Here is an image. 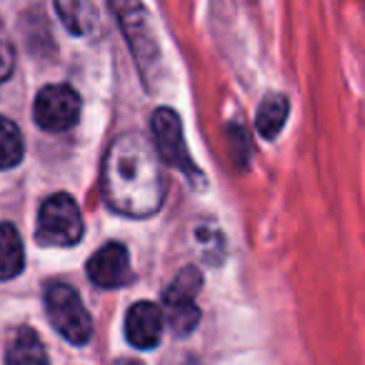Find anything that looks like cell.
<instances>
[{"mask_svg":"<svg viewBox=\"0 0 365 365\" xmlns=\"http://www.w3.org/2000/svg\"><path fill=\"white\" fill-rule=\"evenodd\" d=\"M288 98L280 96V93H270V96L263 98V103L258 106V113H255V128H258V133L265 140H273L283 130L285 120H288Z\"/></svg>","mask_w":365,"mask_h":365,"instance_id":"7c38bea8","label":"cell"},{"mask_svg":"<svg viewBox=\"0 0 365 365\" xmlns=\"http://www.w3.org/2000/svg\"><path fill=\"white\" fill-rule=\"evenodd\" d=\"M46 313L51 325L73 345H86L93 338L91 313L83 305L81 295L68 283H51L46 288Z\"/></svg>","mask_w":365,"mask_h":365,"instance_id":"7a4b0ae2","label":"cell"},{"mask_svg":"<svg viewBox=\"0 0 365 365\" xmlns=\"http://www.w3.org/2000/svg\"><path fill=\"white\" fill-rule=\"evenodd\" d=\"M6 365H51L43 340L33 328H18L6 350Z\"/></svg>","mask_w":365,"mask_h":365,"instance_id":"30bf717a","label":"cell"},{"mask_svg":"<svg viewBox=\"0 0 365 365\" xmlns=\"http://www.w3.org/2000/svg\"><path fill=\"white\" fill-rule=\"evenodd\" d=\"M153 143H155V153L160 158V163L165 165L175 168L180 170L182 175L188 178H200V170L193 160H190V153L185 148V140H182V125H180V118H178L175 110L170 108H158L153 113Z\"/></svg>","mask_w":365,"mask_h":365,"instance_id":"8992f818","label":"cell"},{"mask_svg":"<svg viewBox=\"0 0 365 365\" xmlns=\"http://www.w3.org/2000/svg\"><path fill=\"white\" fill-rule=\"evenodd\" d=\"M33 118L48 133L71 130L81 118V96L66 83L46 86L33 103Z\"/></svg>","mask_w":365,"mask_h":365,"instance_id":"52a82bcc","label":"cell"},{"mask_svg":"<svg viewBox=\"0 0 365 365\" xmlns=\"http://www.w3.org/2000/svg\"><path fill=\"white\" fill-rule=\"evenodd\" d=\"M113 365H143L140 360H118V363H113Z\"/></svg>","mask_w":365,"mask_h":365,"instance_id":"2e32d148","label":"cell"},{"mask_svg":"<svg viewBox=\"0 0 365 365\" xmlns=\"http://www.w3.org/2000/svg\"><path fill=\"white\" fill-rule=\"evenodd\" d=\"M13 66H16V53H13V46H11V41H8V36L3 33V28H0V81L11 78Z\"/></svg>","mask_w":365,"mask_h":365,"instance_id":"9a60e30c","label":"cell"},{"mask_svg":"<svg viewBox=\"0 0 365 365\" xmlns=\"http://www.w3.org/2000/svg\"><path fill=\"white\" fill-rule=\"evenodd\" d=\"M26 250L21 233L13 223H0V280H13L23 273Z\"/></svg>","mask_w":365,"mask_h":365,"instance_id":"8fae6325","label":"cell"},{"mask_svg":"<svg viewBox=\"0 0 365 365\" xmlns=\"http://www.w3.org/2000/svg\"><path fill=\"white\" fill-rule=\"evenodd\" d=\"M36 238L41 245H56L68 248L78 245L83 238V215L78 203L68 193H56L41 205L38 210Z\"/></svg>","mask_w":365,"mask_h":365,"instance_id":"3957f363","label":"cell"},{"mask_svg":"<svg viewBox=\"0 0 365 365\" xmlns=\"http://www.w3.org/2000/svg\"><path fill=\"white\" fill-rule=\"evenodd\" d=\"M103 195L115 213L148 218L165 198V178L155 148L140 133H125L108 148L103 163Z\"/></svg>","mask_w":365,"mask_h":365,"instance_id":"6da1fadb","label":"cell"},{"mask_svg":"<svg viewBox=\"0 0 365 365\" xmlns=\"http://www.w3.org/2000/svg\"><path fill=\"white\" fill-rule=\"evenodd\" d=\"M56 13L63 18L66 28L76 36H86L96 28V6L91 3H56Z\"/></svg>","mask_w":365,"mask_h":365,"instance_id":"4fadbf2b","label":"cell"},{"mask_svg":"<svg viewBox=\"0 0 365 365\" xmlns=\"http://www.w3.org/2000/svg\"><path fill=\"white\" fill-rule=\"evenodd\" d=\"M163 328H165L163 310L155 303H148V300L135 303L125 315V338L138 350L155 348L163 338Z\"/></svg>","mask_w":365,"mask_h":365,"instance_id":"9c48e42d","label":"cell"},{"mask_svg":"<svg viewBox=\"0 0 365 365\" xmlns=\"http://www.w3.org/2000/svg\"><path fill=\"white\" fill-rule=\"evenodd\" d=\"M118 13L120 28L128 38V46L133 51L138 68H140L145 83L153 78V73L160 68V51H158L155 36L150 31V13L138 3H123V6H113Z\"/></svg>","mask_w":365,"mask_h":365,"instance_id":"5b68a950","label":"cell"},{"mask_svg":"<svg viewBox=\"0 0 365 365\" xmlns=\"http://www.w3.org/2000/svg\"><path fill=\"white\" fill-rule=\"evenodd\" d=\"M88 275L98 288H123L130 283L133 270L128 248L123 243H108L91 255L88 260Z\"/></svg>","mask_w":365,"mask_h":365,"instance_id":"ba28073f","label":"cell"},{"mask_svg":"<svg viewBox=\"0 0 365 365\" xmlns=\"http://www.w3.org/2000/svg\"><path fill=\"white\" fill-rule=\"evenodd\" d=\"M200 288H203V275L198 268L188 265L163 290V305L168 310V325L173 328V333L188 335L198 325L200 310L195 305V295L200 293Z\"/></svg>","mask_w":365,"mask_h":365,"instance_id":"277c9868","label":"cell"},{"mask_svg":"<svg viewBox=\"0 0 365 365\" xmlns=\"http://www.w3.org/2000/svg\"><path fill=\"white\" fill-rule=\"evenodd\" d=\"M23 135L18 130V125L8 118H0V170L16 168L23 160Z\"/></svg>","mask_w":365,"mask_h":365,"instance_id":"5bb4252c","label":"cell"}]
</instances>
